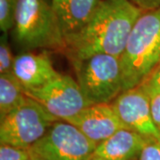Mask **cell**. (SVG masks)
I'll list each match as a JSON object with an SVG mask.
<instances>
[{"label":"cell","mask_w":160,"mask_h":160,"mask_svg":"<svg viewBox=\"0 0 160 160\" xmlns=\"http://www.w3.org/2000/svg\"><path fill=\"white\" fill-rule=\"evenodd\" d=\"M102 0H51L59 28L67 45L90 22Z\"/></svg>","instance_id":"cell-10"},{"label":"cell","mask_w":160,"mask_h":160,"mask_svg":"<svg viewBox=\"0 0 160 160\" xmlns=\"http://www.w3.org/2000/svg\"><path fill=\"white\" fill-rule=\"evenodd\" d=\"M12 72L22 85L24 90L42 87L61 75L54 69L48 55L32 52L15 56Z\"/></svg>","instance_id":"cell-11"},{"label":"cell","mask_w":160,"mask_h":160,"mask_svg":"<svg viewBox=\"0 0 160 160\" xmlns=\"http://www.w3.org/2000/svg\"><path fill=\"white\" fill-rule=\"evenodd\" d=\"M25 94L38 102L58 120L63 121L92 105L78 81L68 75H60L39 88L25 90Z\"/></svg>","instance_id":"cell-7"},{"label":"cell","mask_w":160,"mask_h":160,"mask_svg":"<svg viewBox=\"0 0 160 160\" xmlns=\"http://www.w3.org/2000/svg\"><path fill=\"white\" fill-rule=\"evenodd\" d=\"M159 142H160V141H159Z\"/></svg>","instance_id":"cell-23"},{"label":"cell","mask_w":160,"mask_h":160,"mask_svg":"<svg viewBox=\"0 0 160 160\" xmlns=\"http://www.w3.org/2000/svg\"><path fill=\"white\" fill-rule=\"evenodd\" d=\"M13 37L25 49L66 47L51 3L47 0H19Z\"/></svg>","instance_id":"cell-3"},{"label":"cell","mask_w":160,"mask_h":160,"mask_svg":"<svg viewBox=\"0 0 160 160\" xmlns=\"http://www.w3.org/2000/svg\"><path fill=\"white\" fill-rule=\"evenodd\" d=\"M144 12L151 11L160 7V0H128Z\"/></svg>","instance_id":"cell-20"},{"label":"cell","mask_w":160,"mask_h":160,"mask_svg":"<svg viewBox=\"0 0 160 160\" xmlns=\"http://www.w3.org/2000/svg\"><path fill=\"white\" fill-rule=\"evenodd\" d=\"M150 109L155 125L160 131V95L150 98Z\"/></svg>","instance_id":"cell-19"},{"label":"cell","mask_w":160,"mask_h":160,"mask_svg":"<svg viewBox=\"0 0 160 160\" xmlns=\"http://www.w3.org/2000/svg\"><path fill=\"white\" fill-rule=\"evenodd\" d=\"M32 152V151H31ZM27 160H43L42 158H40L39 157H38L37 155H35L33 152H32V155L30 156V158H28Z\"/></svg>","instance_id":"cell-21"},{"label":"cell","mask_w":160,"mask_h":160,"mask_svg":"<svg viewBox=\"0 0 160 160\" xmlns=\"http://www.w3.org/2000/svg\"><path fill=\"white\" fill-rule=\"evenodd\" d=\"M123 91L134 88L160 62V7L143 12L120 56Z\"/></svg>","instance_id":"cell-2"},{"label":"cell","mask_w":160,"mask_h":160,"mask_svg":"<svg viewBox=\"0 0 160 160\" xmlns=\"http://www.w3.org/2000/svg\"><path fill=\"white\" fill-rule=\"evenodd\" d=\"M143 12L128 0H102L86 28L67 45L71 60L100 52L120 57Z\"/></svg>","instance_id":"cell-1"},{"label":"cell","mask_w":160,"mask_h":160,"mask_svg":"<svg viewBox=\"0 0 160 160\" xmlns=\"http://www.w3.org/2000/svg\"><path fill=\"white\" fill-rule=\"evenodd\" d=\"M66 121L78 127L86 137L97 144L121 129H129L120 119L110 103L89 105Z\"/></svg>","instance_id":"cell-9"},{"label":"cell","mask_w":160,"mask_h":160,"mask_svg":"<svg viewBox=\"0 0 160 160\" xmlns=\"http://www.w3.org/2000/svg\"><path fill=\"white\" fill-rule=\"evenodd\" d=\"M14 58L7 39V33H4L0 40V74L12 72Z\"/></svg>","instance_id":"cell-16"},{"label":"cell","mask_w":160,"mask_h":160,"mask_svg":"<svg viewBox=\"0 0 160 160\" xmlns=\"http://www.w3.org/2000/svg\"><path fill=\"white\" fill-rule=\"evenodd\" d=\"M27 98L24 87L13 72L0 75V119L17 109Z\"/></svg>","instance_id":"cell-13"},{"label":"cell","mask_w":160,"mask_h":160,"mask_svg":"<svg viewBox=\"0 0 160 160\" xmlns=\"http://www.w3.org/2000/svg\"><path fill=\"white\" fill-rule=\"evenodd\" d=\"M97 143L67 121L54 122L29 149L43 160H88Z\"/></svg>","instance_id":"cell-6"},{"label":"cell","mask_w":160,"mask_h":160,"mask_svg":"<svg viewBox=\"0 0 160 160\" xmlns=\"http://www.w3.org/2000/svg\"><path fill=\"white\" fill-rule=\"evenodd\" d=\"M149 141L153 140H149L131 129L124 128L98 143L91 157L106 160H132L139 158Z\"/></svg>","instance_id":"cell-12"},{"label":"cell","mask_w":160,"mask_h":160,"mask_svg":"<svg viewBox=\"0 0 160 160\" xmlns=\"http://www.w3.org/2000/svg\"><path fill=\"white\" fill-rule=\"evenodd\" d=\"M0 124V142L30 148L59 120L33 99L27 98L17 109L6 116Z\"/></svg>","instance_id":"cell-5"},{"label":"cell","mask_w":160,"mask_h":160,"mask_svg":"<svg viewBox=\"0 0 160 160\" xmlns=\"http://www.w3.org/2000/svg\"><path fill=\"white\" fill-rule=\"evenodd\" d=\"M122 122L129 129L149 140L160 141V131L155 125L150 98L138 86L123 91L112 103Z\"/></svg>","instance_id":"cell-8"},{"label":"cell","mask_w":160,"mask_h":160,"mask_svg":"<svg viewBox=\"0 0 160 160\" xmlns=\"http://www.w3.org/2000/svg\"><path fill=\"white\" fill-rule=\"evenodd\" d=\"M32 152L29 148H21L9 144H1L0 160H27Z\"/></svg>","instance_id":"cell-17"},{"label":"cell","mask_w":160,"mask_h":160,"mask_svg":"<svg viewBox=\"0 0 160 160\" xmlns=\"http://www.w3.org/2000/svg\"><path fill=\"white\" fill-rule=\"evenodd\" d=\"M19 0H0V29L7 33L14 26Z\"/></svg>","instance_id":"cell-14"},{"label":"cell","mask_w":160,"mask_h":160,"mask_svg":"<svg viewBox=\"0 0 160 160\" xmlns=\"http://www.w3.org/2000/svg\"><path fill=\"white\" fill-rule=\"evenodd\" d=\"M138 160H160L159 141H149L142 150Z\"/></svg>","instance_id":"cell-18"},{"label":"cell","mask_w":160,"mask_h":160,"mask_svg":"<svg viewBox=\"0 0 160 160\" xmlns=\"http://www.w3.org/2000/svg\"><path fill=\"white\" fill-rule=\"evenodd\" d=\"M88 160H106L104 158H98V157H91Z\"/></svg>","instance_id":"cell-22"},{"label":"cell","mask_w":160,"mask_h":160,"mask_svg":"<svg viewBox=\"0 0 160 160\" xmlns=\"http://www.w3.org/2000/svg\"><path fill=\"white\" fill-rule=\"evenodd\" d=\"M72 62L76 80L92 104L110 103L123 92L120 57L100 52Z\"/></svg>","instance_id":"cell-4"},{"label":"cell","mask_w":160,"mask_h":160,"mask_svg":"<svg viewBox=\"0 0 160 160\" xmlns=\"http://www.w3.org/2000/svg\"><path fill=\"white\" fill-rule=\"evenodd\" d=\"M137 86L149 98L160 95V62Z\"/></svg>","instance_id":"cell-15"}]
</instances>
